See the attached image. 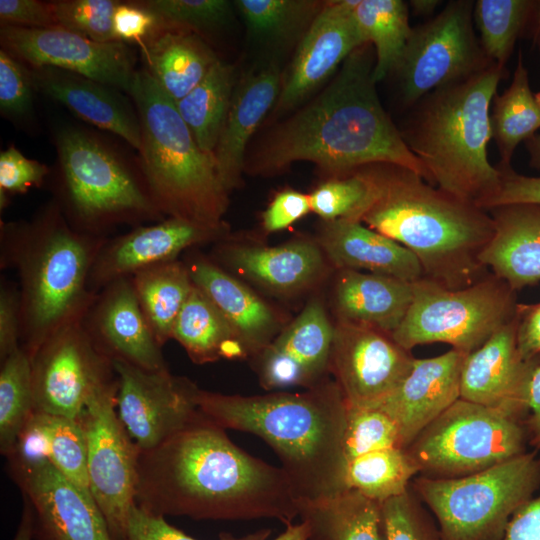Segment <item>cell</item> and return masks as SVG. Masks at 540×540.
I'll list each match as a JSON object with an SVG mask.
<instances>
[{"mask_svg": "<svg viewBox=\"0 0 540 540\" xmlns=\"http://www.w3.org/2000/svg\"><path fill=\"white\" fill-rule=\"evenodd\" d=\"M354 15L365 42L374 48L377 84L395 71L411 35L408 2L360 0Z\"/></svg>", "mask_w": 540, "mask_h": 540, "instance_id": "cell-39", "label": "cell"}, {"mask_svg": "<svg viewBox=\"0 0 540 540\" xmlns=\"http://www.w3.org/2000/svg\"><path fill=\"white\" fill-rule=\"evenodd\" d=\"M3 26L50 28L58 26L52 2L39 0H0Z\"/></svg>", "mask_w": 540, "mask_h": 540, "instance_id": "cell-55", "label": "cell"}, {"mask_svg": "<svg viewBox=\"0 0 540 540\" xmlns=\"http://www.w3.org/2000/svg\"><path fill=\"white\" fill-rule=\"evenodd\" d=\"M517 315L466 355L460 374V398L526 420L528 392L540 356L524 359L517 345Z\"/></svg>", "mask_w": 540, "mask_h": 540, "instance_id": "cell-22", "label": "cell"}, {"mask_svg": "<svg viewBox=\"0 0 540 540\" xmlns=\"http://www.w3.org/2000/svg\"><path fill=\"white\" fill-rule=\"evenodd\" d=\"M140 51L145 69L175 102L195 88L219 60L197 33L163 22Z\"/></svg>", "mask_w": 540, "mask_h": 540, "instance_id": "cell-32", "label": "cell"}, {"mask_svg": "<svg viewBox=\"0 0 540 540\" xmlns=\"http://www.w3.org/2000/svg\"><path fill=\"white\" fill-rule=\"evenodd\" d=\"M118 377L117 412L140 451L149 450L199 413V387L168 368L146 370L113 361Z\"/></svg>", "mask_w": 540, "mask_h": 540, "instance_id": "cell-16", "label": "cell"}, {"mask_svg": "<svg viewBox=\"0 0 540 540\" xmlns=\"http://www.w3.org/2000/svg\"><path fill=\"white\" fill-rule=\"evenodd\" d=\"M492 102V139L500 154L499 163L510 165L517 146L540 129V91L534 94L531 90L521 53L509 87L502 94L496 93Z\"/></svg>", "mask_w": 540, "mask_h": 540, "instance_id": "cell-37", "label": "cell"}, {"mask_svg": "<svg viewBox=\"0 0 540 540\" xmlns=\"http://www.w3.org/2000/svg\"><path fill=\"white\" fill-rule=\"evenodd\" d=\"M199 411L224 429L254 434L276 453L299 500L347 489L344 436L348 406L335 380L302 392L222 394L200 389Z\"/></svg>", "mask_w": 540, "mask_h": 540, "instance_id": "cell-4", "label": "cell"}, {"mask_svg": "<svg viewBox=\"0 0 540 540\" xmlns=\"http://www.w3.org/2000/svg\"><path fill=\"white\" fill-rule=\"evenodd\" d=\"M273 540H311L307 525L300 523H290L286 529Z\"/></svg>", "mask_w": 540, "mask_h": 540, "instance_id": "cell-61", "label": "cell"}, {"mask_svg": "<svg viewBox=\"0 0 540 540\" xmlns=\"http://www.w3.org/2000/svg\"><path fill=\"white\" fill-rule=\"evenodd\" d=\"M374 64L370 43L353 51L314 99L257 140L246 154L244 171L269 176L309 161L329 177L386 162L407 167L433 185L381 104Z\"/></svg>", "mask_w": 540, "mask_h": 540, "instance_id": "cell-2", "label": "cell"}, {"mask_svg": "<svg viewBox=\"0 0 540 540\" xmlns=\"http://www.w3.org/2000/svg\"><path fill=\"white\" fill-rule=\"evenodd\" d=\"M282 81L279 67L268 63L250 71L235 85L214 151L218 175L229 193L242 182L248 144L268 112L274 108Z\"/></svg>", "mask_w": 540, "mask_h": 540, "instance_id": "cell-27", "label": "cell"}, {"mask_svg": "<svg viewBox=\"0 0 540 540\" xmlns=\"http://www.w3.org/2000/svg\"><path fill=\"white\" fill-rule=\"evenodd\" d=\"M49 172L45 164L25 157L14 145L1 151L0 209L8 206L10 196L42 186Z\"/></svg>", "mask_w": 540, "mask_h": 540, "instance_id": "cell-50", "label": "cell"}, {"mask_svg": "<svg viewBox=\"0 0 540 540\" xmlns=\"http://www.w3.org/2000/svg\"><path fill=\"white\" fill-rule=\"evenodd\" d=\"M118 378L94 394L78 417L86 436L89 491L111 536L123 540L135 505L139 448L117 412Z\"/></svg>", "mask_w": 540, "mask_h": 540, "instance_id": "cell-13", "label": "cell"}, {"mask_svg": "<svg viewBox=\"0 0 540 540\" xmlns=\"http://www.w3.org/2000/svg\"><path fill=\"white\" fill-rule=\"evenodd\" d=\"M216 243L210 257L216 264L275 296L309 291L332 268L316 239L264 246L231 240L227 235Z\"/></svg>", "mask_w": 540, "mask_h": 540, "instance_id": "cell-23", "label": "cell"}, {"mask_svg": "<svg viewBox=\"0 0 540 540\" xmlns=\"http://www.w3.org/2000/svg\"><path fill=\"white\" fill-rule=\"evenodd\" d=\"M415 357L391 334L334 321L330 373L348 407H374L410 373Z\"/></svg>", "mask_w": 540, "mask_h": 540, "instance_id": "cell-18", "label": "cell"}, {"mask_svg": "<svg viewBox=\"0 0 540 540\" xmlns=\"http://www.w3.org/2000/svg\"><path fill=\"white\" fill-rule=\"evenodd\" d=\"M334 322L314 297L275 339L252 359L260 386L267 391L308 389L329 378Z\"/></svg>", "mask_w": 540, "mask_h": 540, "instance_id": "cell-19", "label": "cell"}, {"mask_svg": "<svg viewBox=\"0 0 540 540\" xmlns=\"http://www.w3.org/2000/svg\"><path fill=\"white\" fill-rule=\"evenodd\" d=\"M540 1L534 0H477L473 19L479 41L486 56L505 67L517 39L531 21H536Z\"/></svg>", "mask_w": 540, "mask_h": 540, "instance_id": "cell-42", "label": "cell"}, {"mask_svg": "<svg viewBox=\"0 0 540 540\" xmlns=\"http://www.w3.org/2000/svg\"><path fill=\"white\" fill-rule=\"evenodd\" d=\"M143 6L172 26L201 32L219 29L232 20L234 4L227 0H144Z\"/></svg>", "mask_w": 540, "mask_h": 540, "instance_id": "cell-47", "label": "cell"}, {"mask_svg": "<svg viewBox=\"0 0 540 540\" xmlns=\"http://www.w3.org/2000/svg\"><path fill=\"white\" fill-rule=\"evenodd\" d=\"M442 3L439 0H411L408 1V6L413 14L417 16H427L432 14L436 8Z\"/></svg>", "mask_w": 540, "mask_h": 540, "instance_id": "cell-63", "label": "cell"}, {"mask_svg": "<svg viewBox=\"0 0 540 540\" xmlns=\"http://www.w3.org/2000/svg\"><path fill=\"white\" fill-rule=\"evenodd\" d=\"M140 122L139 167L161 212L208 226L226 224L230 193L212 155L200 149L176 102L145 69L129 92Z\"/></svg>", "mask_w": 540, "mask_h": 540, "instance_id": "cell-7", "label": "cell"}, {"mask_svg": "<svg viewBox=\"0 0 540 540\" xmlns=\"http://www.w3.org/2000/svg\"><path fill=\"white\" fill-rule=\"evenodd\" d=\"M236 83L235 68L219 59L203 80L176 102L200 149L213 157Z\"/></svg>", "mask_w": 540, "mask_h": 540, "instance_id": "cell-38", "label": "cell"}, {"mask_svg": "<svg viewBox=\"0 0 540 540\" xmlns=\"http://www.w3.org/2000/svg\"><path fill=\"white\" fill-rule=\"evenodd\" d=\"M35 410L78 419L90 398L117 380L113 361L92 341L82 319L48 338L31 357Z\"/></svg>", "mask_w": 540, "mask_h": 540, "instance_id": "cell-14", "label": "cell"}, {"mask_svg": "<svg viewBox=\"0 0 540 540\" xmlns=\"http://www.w3.org/2000/svg\"><path fill=\"white\" fill-rule=\"evenodd\" d=\"M500 540H540V494L514 513Z\"/></svg>", "mask_w": 540, "mask_h": 540, "instance_id": "cell-58", "label": "cell"}, {"mask_svg": "<svg viewBox=\"0 0 540 540\" xmlns=\"http://www.w3.org/2000/svg\"><path fill=\"white\" fill-rule=\"evenodd\" d=\"M298 516L311 540H384L381 504L355 490L299 500Z\"/></svg>", "mask_w": 540, "mask_h": 540, "instance_id": "cell-34", "label": "cell"}, {"mask_svg": "<svg viewBox=\"0 0 540 540\" xmlns=\"http://www.w3.org/2000/svg\"><path fill=\"white\" fill-rule=\"evenodd\" d=\"M184 262L194 284L232 327L247 358L264 350L284 328L273 307L210 257L194 254Z\"/></svg>", "mask_w": 540, "mask_h": 540, "instance_id": "cell-26", "label": "cell"}, {"mask_svg": "<svg viewBox=\"0 0 540 540\" xmlns=\"http://www.w3.org/2000/svg\"><path fill=\"white\" fill-rule=\"evenodd\" d=\"M531 168L540 170V133L534 134L524 142Z\"/></svg>", "mask_w": 540, "mask_h": 540, "instance_id": "cell-62", "label": "cell"}, {"mask_svg": "<svg viewBox=\"0 0 540 540\" xmlns=\"http://www.w3.org/2000/svg\"><path fill=\"white\" fill-rule=\"evenodd\" d=\"M517 291L489 272L474 284L447 289L421 278L394 340L411 351L418 345L446 343L469 354L478 349L518 311Z\"/></svg>", "mask_w": 540, "mask_h": 540, "instance_id": "cell-10", "label": "cell"}, {"mask_svg": "<svg viewBox=\"0 0 540 540\" xmlns=\"http://www.w3.org/2000/svg\"><path fill=\"white\" fill-rule=\"evenodd\" d=\"M413 299V282L356 270H336L331 304L334 321L392 334Z\"/></svg>", "mask_w": 540, "mask_h": 540, "instance_id": "cell-30", "label": "cell"}, {"mask_svg": "<svg viewBox=\"0 0 540 540\" xmlns=\"http://www.w3.org/2000/svg\"><path fill=\"white\" fill-rule=\"evenodd\" d=\"M11 477L33 514L34 540H114L89 490L47 459L8 460Z\"/></svg>", "mask_w": 540, "mask_h": 540, "instance_id": "cell-17", "label": "cell"}, {"mask_svg": "<svg viewBox=\"0 0 540 540\" xmlns=\"http://www.w3.org/2000/svg\"><path fill=\"white\" fill-rule=\"evenodd\" d=\"M474 2L451 0L431 20L412 28L393 72L408 108L428 93L464 81L494 63L475 32Z\"/></svg>", "mask_w": 540, "mask_h": 540, "instance_id": "cell-12", "label": "cell"}, {"mask_svg": "<svg viewBox=\"0 0 540 540\" xmlns=\"http://www.w3.org/2000/svg\"><path fill=\"white\" fill-rule=\"evenodd\" d=\"M29 69L35 89L61 103L82 120L117 135L139 150V117L133 101H129L122 91L58 68Z\"/></svg>", "mask_w": 540, "mask_h": 540, "instance_id": "cell-28", "label": "cell"}, {"mask_svg": "<svg viewBox=\"0 0 540 540\" xmlns=\"http://www.w3.org/2000/svg\"><path fill=\"white\" fill-rule=\"evenodd\" d=\"M525 422L459 398L406 448L432 478L474 474L527 452Z\"/></svg>", "mask_w": 540, "mask_h": 540, "instance_id": "cell-11", "label": "cell"}, {"mask_svg": "<svg viewBox=\"0 0 540 540\" xmlns=\"http://www.w3.org/2000/svg\"><path fill=\"white\" fill-rule=\"evenodd\" d=\"M171 339L195 364L247 358L226 318L196 285L174 323Z\"/></svg>", "mask_w": 540, "mask_h": 540, "instance_id": "cell-35", "label": "cell"}, {"mask_svg": "<svg viewBox=\"0 0 540 540\" xmlns=\"http://www.w3.org/2000/svg\"><path fill=\"white\" fill-rule=\"evenodd\" d=\"M536 28H537V31H536L537 42H538V45H539V48H540V12H539L538 18L536 20Z\"/></svg>", "mask_w": 540, "mask_h": 540, "instance_id": "cell-64", "label": "cell"}, {"mask_svg": "<svg viewBox=\"0 0 540 540\" xmlns=\"http://www.w3.org/2000/svg\"><path fill=\"white\" fill-rule=\"evenodd\" d=\"M95 345L112 361L146 369L168 368L136 297L131 277L109 283L82 318Z\"/></svg>", "mask_w": 540, "mask_h": 540, "instance_id": "cell-24", "label": "cell"}, {"mask_svg": "<svg viewBox=\"0 0 540 540\" xmlns=\"http://www.w3.org/2000/svg\"><path fill=\"white\" fill-rule=\"evenodd\" d=\"M311 212L309 194L292 188L277 192L261 214V229L266 234L287 229Z\"/></svg>", "mask_w": 540, "mask_h": 540, "instance_id": "cell-53", "label": "cell"}, {"mask_svg": "<svg viewBox=\"0 0 540 540\" xmlns=\"http://www.w3.org/2000/svg\"><path fill=\"white\" fill-rule=\"evenodd\" d=\"M466 353L451 349L415 359L407 377L375 408L396 423L403 448L460 398V374Z\"/></svg>", "mask_w": 540, "mask_h": 540, "instance_id": "cell-25", "label": "cell"}, {"mask_svg": "<svg viewBox=\"0 0 540 540\" xmlns=\"http://www.w3.org/2000/svg\"><path fill=\"white\" fill-rule=\"evenodd\" d=\"M390 447H403L396 423L375 407H348L344 436L346 464L362 454Z\"/></svg>", "mask_w": 540, "mask_h": 540, "instance_id": "cell-45", "label": "cell"}, {"mask_svg": "<svg viewBox=\"0 0 540 540\" xmlns=\"http://www.w3.org/2000/svg\"><path fill=\"white\" fill-rule=\"evenodd\" d=\"M34 411L31 358L20 347L1 361L0 451L3 456L12 453Z\"/></svg>", "mask_w": 540, "mask_h": 540, "instance_id": "cell-43", "label": "cell"}, {"mask_svg": "<svg viewBox=\"0 0 540 540\" xmlns=\"http://www.w3.org/2000/svg\"><path fill=\"white\" fill-rule=\"evenodd\" d=\"M496 168L500 175L499 188L495 195L484 203V210L517 203L540 205V177L519 174L511 165L498 163Z\"/></svg>", "mask_w": 540, "mask_h": 540, "instance_id": "cell-54", "label": "cell"}, {"mask_svg": "<svg viewBox=\"0 0 540 540\" xmlns=\"http://www.w3.org/2000/svg\"><path fill=\"white\" fill-rule=\"evenodd\" d=\"M58 26L97 42L117 41L113 16L118 0L51 1Z\"/></svg>", "mask_w": 540, "mask_h": 540, "instance_id": "cell-48", "label": "cell"}, {"mask_svg": "<svg viewBox=\"0 0 540 540\" xmlns=\"http://www.w3.org/2000/svg\"><path fill=\"white\" fill-rule=\"evenodd\" d=\"M419 467L406 448L374 450L349 460L346 464L347 489L383 503L405 493Z\"/></svg>", "mask_w": 540, "mask_h": 540, "instance_id": "cell-40", "label": "cell"}, {"mask_svg": "<svg viewBox=\"0 0 540 540\" xmlns=\"http://www.w3.org/2000/svg\"><path fill=\"white\" fill-rule=\"evenodd\" d=\"M410 487L436 519L443 540H500L540 487V457L526 452L458 478L421 475Z\"/></svg>", "mask_w": 540, "mask_h": 540, "instance_id": "cell-9", "label": "cell"}, {"mask_svg": "<svg viewBox=\"0 0 540 540\" xmlns=\"http://www.w3.org/2000/svg\"><path fill=\"white\" fill-rule=\"evenodd\" d=\"M20 327L18 286L2 278L0 285V361L21 347Z\"/></svg>", "mask_w": 540, "mask_h": 540, "instance_id": "cell-56", "label": "cell"}, {"mask_svg": "<svg viewBox=\"0 0 540 540\" xmlns=\"http://www.w3.org/2000/svg\"><path fill=\"white\" fill-rule=\"evenodd\" d=\"M517 345L526 360L540 356V302L531 305L519 303Z\"/></svg>", "mask_w": 540, "mask_h": 540, "instance_id": "cell-57", "label": "cell"}, {"mask_svg": "<svg viewBox=\"0 0 540 540\" xmlns=\"http://www.w3.org/2000/svg\"><path fill=\"white\" fill-rule=\"evenodd\" d=\"M505 67L493 63L470 78L417 101L399 128L434 186L482 208L500 184L488 160L490 107ZM483 209V208H482Z\"/></svg>", "mask_w": 540, "mask_h": 540, "instance_id": "cell-6", "label": "cell"}, {"mask_svg": "<svg viewBox=\"0 0 540 540\" xmlns=\"http://www.w3.org/2000/svg\"><path fill=\"white\" fill-rule=\"evenodd\" d=\"M488 212L494 233L481 263L515 291L540 282V205L508 204Z\"/></svg>", "mask_w": 540, "mask_h": 540, "instance_id": "cell-31", "label": "cell"}, {"mask_svg": "<svg viewBox=\"0 0 540 540\" xmlns=\"http://www.w3.org/2000/svg\"><path fill=\"white\" fill-rule=\"evenodd\" d=\"M58 174L53 199L77 231L97 237L120 225L165 219L136 169L101 137L66 127L56 135Z\"/></svg>", "mask_w": 540, "mask_h": 540, "instance_id": "cell-8", "label": "cell"}, {"mask_svg": "<svg viewBox=\"0 0 540 540\" xmlns=\"http://www.w3.org/2000/svg\"><path fill=\"white\" fill-rule=\"evenodd\" d=\"M525 426L529 446L540 449V365L536 367L530 380Z\"/></svg>", "mask_w": 540, "mask_h": 540, "instance_id": "cell-59", "label": "cell"}, {"mask_svg": "<svg viewBox=\"0 0 540 540\" xmlns=\"http://www.w3.org/2000/svg\"><path fill=\"white\" fill-rule=\"evenodd\" d=\"M7 459H47L71 482L89 490L86 436L78 419L35 410Z\"/></svg>", "mask_w": 540, "mask_h": 540, "instance_id": "cell-33", "label": "cell"}, {"mask_svg": "<svg viewBox=\"0 0 540 540\" xmlns=\"http://www.w3.org/2000/svg\"><path fill=\"white\" fill-rule=\"evenodd\" d=\"M228 234L227 223L208 226L174 217L134 227L104 241L90 271L89 287L98 293L115 280L177 260L189 248L217 242Z\"/></svg>", "mask_w": 540, "mask_h": 540, "instance_id": "cell-21", "label": "cell"}, {"mask_svg": "<svg viewBox=\"0 0 540 540\" xmlns=\"http://www.w3.org/2000/svg\"><path fill=\"white\" fill-rule=\"evenodd\" d=\"M131 280L145 318L163 347L195 286L189 270L177 259L141 270Z\"/></svg>", "mask_w": 540, "mask_h": 540, "instance_id": "cell-36", "label": "cell"}, {"mask_svg": "<svg viewBox=\"0 0 540 540\" xmlns=\"http://www.w3.org/2000/svg\"><path fill=\"white\" fill-rule=\"evenodd\" d=\"M271 530L260 529L253 533L236 537L222 532L218 540H267ZM123 540H197L169 524L165 517L150 513L136 504L130 512L127 531Z\"/></svg>", "mask_w": 540, "mask_h": 540, "instance_id": "cell-51", "label": "cell"}, {"mask_svg": "<svg viewBox=\"0 0 540 540\" xmlns=\"http://www.w3.org/2000/svg\"><path fill=\"white\" fill-rule=\"evenodd\" d=\"M34 88L30 69L4 49L0 50V111L22 119L32 110Z\"/></svg>", "mask_w": 540, "mask_h": 540, "instance_id": "cell-49", "label": "cell"}, {"mask_svg": "<svg viewBox=\"0 0 540 540\" xmlns=\"http://www.w3.org/2000/svg\"><path fill=\"white\" fill-rule=\"evenodd\" d=\"M354 170L371 186L359 222L409 249L422 266L423 278L456 290L490 272L480 261L494 233L487 210L401 165L378 162Z\"/></svg>", "mask_w": 540, "mask_h": 540, "instance_id": "cell-3", "label": "cell"}, {"mask_svg": "<svg viewBox=\"0 0 540 540\" xmlns=\"http://www.w3.org/2000/svg\"><path fill=\"white\" fill-rule=\"evenodd\" d=\"M326 1L237 0L233 1L251 37L269 44L299 41Z\"/></svg>", "mask_w": 540, "mask_h": 540, "instance_id": "cell-41", "label": "cell"}, {"mask_svg": "<svg viewBox=\"0 0 540 540\" xmlns=\"http://www.w3.org/2000/svg\"><path fill=\"white\" fill-rule=\"evenodd\" d=\"M360 0L326 1L298 42L273 108L274 115L295 109L312 94L346 58L366 44L354 9Z\"/></svg>", "mask_w": 540, "mask_h": 540, "instance_id": "cell-20", "label": "cell"}, {"mask_svg": "<svg viewBox=\"0 0 540 540\" xmlns=\"http://www.w3.org/2000/svg\"><path fill=\"white\" fill-rule=\"evenodd\" d=\"M371 198L369 181L357 170L326 177L310 193L311 212L321 221H358Z\"/></svg>", "mask_w": 540, "mask_h": 540, "instance_id": "cell-44", "label": "cell"}, {"mask_svg": "<svg viewBox=\"0 0 540 540\" xmlns=\"http://www.w3.org/2000/svg\"><path fill=\"white\" fill-rule=\"evenodd\" d=\"M161 22L155 13L139 1H120L113 16V30L117 41L135 43L142 47Z\"/></svg>", "mask_w": 540, "mask_h": 540, "instance_id": "cell-52", "label": "cell"}, {"mask_svg": "<svg viewBox=\"0 0 540 540\" xmlns=\"http://www.w3.org/2000/svg\"><path fill=\"white\" fill-rule=\"evenodd\" d=\"M2 49L29 68L53 67L69 71L129 94L136 57L121 41L97 42L60 26L24 28L3 26Z\"/></svg>", "mask_w": 540, "mask_h": 540, "instance_id": "cell-15", "label": "cell"}, {"mask_svg": "<svg viewBox=\"0 0 540 540\" xmlns=\"http://www.w3.org/2000/svg\"><path fill=\"white\" fill-rule=\"evenodd\" d=\"M315 239L335 270L369 272L409 282L423 278L422 266L409 249L361 222L321 221Z\"/></svg>", "mask_w": 540, "mask_h": 540, "instance_id": "cell-29", "label": "cell"}, {"mask_svg": "<svg viewBox=\"0 0 540 540\" xmlns=\"http://www.w3.org/2000/svg\"><path fill=\"white\" fill-rule=\"evenodd\" d=\"M200 411L159 445L139 451L135 504L156 515L195 520L298 517V498L281 467L235 445Z\"/></svg>", "mask_w": 540, "mask_h": 540, "instance_id": "cell-1", "label": "cell"}, {"mask_svg": "<svg viewBox=\"0 0 540 540\" xmlns=\"http://www.w3.org/2000/svg\"><path fill=\"white\" fill-rule=\"evenodd\" d=\"M12 540H34L33 514L30 505L25 502L20 522Z\"/></svg>", "mask_w": 540, "mask_h": 540, "instance_id": "cell-60", "label": "cell"}, {"mask_svg": "<svg viewBox=\"0 0 540 540\" xmlns=\"http://www.w3.org/2000/svg\"><path fill=\"white\" fill-rule=\"evenodd\" d=\"M384 540H443L434 516L411 487L381 503Z\"/></svg>", "mask_w": 540, "mask_h": 540, "instance_id": "cell-46", "label": "cell"}, {"mask_svg": "<svg viewBox=\"0 0 540 540\" xmlns=\"http://www.w3.org/2000/svg\"><path fill=\"white\" fill-rule=\"evenodd\" d=\"M107 238L75 230L54 200L29 221H1L0 267L18 278L20 342L30 358L85 315L97 294L90 271Z\"/></svg>", "mask_w": 540, "mask_h": 540, "instance_id": "cell-5", "label": "cell"}]
</instances>
